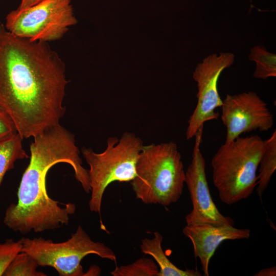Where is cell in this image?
I'll return each instance as SVG.
<instances>
[{
	"instance_id": "6da1fadb",
	"label": "cell",
	"mask_w": 276,
	"mask_h": 276,
	"mask_svg": "<svg viewBox=\"0 0 276 276\" xmlns=\"http://www.w3.org/2000/svg\"><path fill=\"white\" fill-rule=\"evenodd\" d=\"M67 83L64 63L48 42L16 36L0 24V106L22 139L59 123Z\"/></svg>"
},
{
	"instance_id": "7a4b0ae2",
	"label": "cell",
	"mask_w": 276,
	"mask_h": 276,
	"mask_svg": "<svg viewBox=\"0 0 276 276\" xmlns=\"http://www.w3.org/2000/svg\"><path fill=\"white\" fill-rule=\"evenodd\" d=\"M30 146V159L21 178L17 201L7 208L4 223L22 234L55 229L67 225L76 205L68 203L64 208L50 198L46 188L49 170L64 163L73 169L76 180L84 191H90L88 170L82 166L74 135L58 123L35 136Z\"/></svg>"
},
{
	"instance_id": "3957f363",
	"label": "cell",
	"mask_w": 276,
	"mask_h": 276,
	"mask_svg": "<svg viewBox=\"0 0 276 276\" xmlns=\"http://www.w3.org/2000/svg\"><path fill=\"white\" fill-rule=\"evenodd\" d=\"M131 181L136 197L145 204L168 206L177 202L183 192L185 171L176 144L144 146Z\"/></svg>"
},
{
	"instance_id": "277c9868",
	"label": "cell",
	"mask_w": 276,
	"mask_h": 276,
	"mask_svg": "<svg viewBox=\"0 0 276 276\" xmlns=\"http://www.w3.org/2000/svg\"><path fill=\"white\" fill-rule=\"evenodd\" d=\"M264 148V141L258 135L239 136L220 146L211 166L213 184L222 202L230 205L252 194Z\"/></svg>"
},
{
	"instance_id": "5b68a950",
	"label": "cell",
	"mask_w": 276,
	"mask_h": 276,
	"mask_svg": "<svg viewBox=\"0 0 276 276\" xmlns=\"http://www.w3.org/2000/svg\"><path fill=\"white\" fill-rule=\"evenodd\" d=\"M143 141L131 132H124L120 140L108 137L101 153L83 148L82 155L89 165L91 197L88 205L92 212L100 214L102 198L107 187L114 181H131L136 176V166L144 147Z\"/></svg>"
},
{
	"instance_id": "8992f818",
	"label": "cell",
	"mask_w": 276,
	"mask_h": 276,
	"mask_svg": "<svg viewBox=\"0 0 276 276\" xmlns=\"http://www.w3.org/2000/svg\"><path fill=\"white\" fill-rule=\"evenodd\" d=\"M21 240V251L31 255L39 266L54 268L60 276L88 275L87 271H83L81 262L90 254L117 261L112 250L103 243L92 240L80 225L70 238L62 242H54L41 237Z\"/></svg>"
},
{
	"instance_id": "52a82bcc",
	"label": "cell",
	"mask_w": 276,
	"mask_h": 276,
	"mask_svg": "<svg viewBox=\"0 0 276 276\" xmlns=\"http://www.w3.org/2000/svg\"><path fill=\"white\" fill-rule=\"evenodd\" d=\"M77 22L71 0H43L10 11L4 26L16 36L48 42L61 39Z\"/></svg>"
},
{
	"instance_id": "ba28073f",
	"label": "cell",
	"mask_w": 276,
	"mask_h": 276,
	"mask_svg": "<svg viewBox=\"0 0 276 276\" xmlns=\"http://www.w3.org/2000/svg\"><path fill=\"white\" fill-rule=\"evenodd\" d=\"M234 61L235 55L225 52L211 54L197 65L192 77L197 83V102L188 122L187 140L195 137L204 123L219 118L215 109L221 107L222 100L218 90V79L222 71Z\"/></svg>"
},
{
	"instance_id": "9c48e42d",
	"label": "cell",
	"mask_w": 276,
	"mask_h": 276,
	"mask_svg": "<svg viewBox=\"0 0 276 276\" xmlns=\"http://www.w3.org/2000/svg\"><path fill=\"white\" fill-rule=\"evenodd\" d=\"M203 126L195 136L192 159L185 171V183L189 192L192 209L185 218L187 225L208 223L234 225L229 216L222 215L212 198L205 172V161L200 150Z\"/></svg>"
},
{
	"instance_id": "30bf717a",
	"label": "cell",
	"mask_w": 276,
	"mask_h": 276,
	"mask_svg": "<svg viewBox=\"0 0 276 276\" xmlns=\"http://www.w3.org/2000/svg\"><path fill=\"white\" fill-rule=\"evenodd\" d=\"M221 107V119L226 129L225 142L244 133L268 131L274 123L273 115L267 104L254 91L227 94Z\"/></svg>"
},
{
	"instance_id": "8fae6325",
	"label": "cell",
	"mask_w": 276,
	"mask_h": 276,
	"mask_svg": "<svg viewBox=\"0 0 276 276\" xmlns=\"http://www.w3.org/2000/svg\"><path fill=\"white\" fill-rule=\"evenodd\" d=\"M182 233L191 241L194 256L199 258L205 276L209 275L210 259L222 242L227 240L248 239L250 236V230L248 228H238L234 225H215L208 223L186 225Z\"/></svg>"
},
{
	"instance_id": "7c38bea8",
	"label": "cell",
	"mask_w": 276,
	"mask_h": 276,
	"mask_svg": "<svg viewBox=\"0 0 276 276\" xmlns=\"http://www.w3.org/2000/svg\"><path fill=\"white\" fill-rule=\"evenodd\" d=\"M152 238H145L140 245L141 251L153 258L159 267L157 276H200L197 270H182L173 264L168 258L162 247L163 237L158 232L153 233Z\"/></svg>"
},
{
	"instance_id": "4fadbf2b",
	"label": "cell",
	"mask_w": 276,
	"mask_h": 276,
	"mask_svg": "<svg viewBox=\"0 0 276 276\" xmlns=\"http://www.w3.org/2000/svg\"><path fill=\"white\" fill-rule=\"evenodd\" d=\"M264 151L259 162L256 191L260 199L276 169V130L264 141Z\"/></svg>"
},
{
	"instance_id": "5bb4252c",
	"label": "cell",
	"mask_w": 276,
	"mask_h": 276,
	"mask_svg": "<svg viewBox=\"0 0 276 276\" xmlns=\"http://www.w3.org/2000/svg\"><path fill=\"white\" fill-rule=\"evenodd\" d=\"M18 133L0 140V187L6 173L14 167L15 163L28 158Z\"/></svg>"
},
{
	"instance_id": "9a60e30c",
	"label": "cell",
	"mask_w": 276,
	"mask_h": 276,
	"mask_svg": "<svg viewBox=\"0 0 276 276\" xmlns=\"http://www.w3.org/2000/svg\"><path fill=\"white\" fill-rule=\"evenodd\" d=\"M248 58L256 64L253 74L255 78L265 80L276 77V55L268 52L264 46L252 47Z\"/></svg>"
},
{
	"instance_id": "2e32d148",
	"label": "cell",
	"mask_w": 276,
	"mask_h": 276,
	"mask_svg": "<svg viewBox=\"0 0 276 276\" xmlns=\"http://www.w3.org/2000/svg\"><path fill=\"white\" fill-rule=\"evenodd\" d=\"M158 271L152 259L143 257L129 265L117 266L110 273L113 276H157Z\"/></svg>"
},
{
	"instance_id": "e0dca14e",
	"label": "cell",
	"mask_w": 276,
	"mask_h": 276,
	"mask_svg": "<svg viewBox=\"0 0 276 276\" xmlns=\"http://www.w3.org/2000/svg\"><path fill=\"white\" fill-rule=\"evenodd\" d=\"M37 262L29 254L19 252L9 265L4 276H46L41 271H37Z\"/></svg>"
},
{
	"instance_id": "ac0fdd59",
	"label": "cell",
	"mask_w": 276,
	"mask_h": 276,
	"mask_svg": "<svg viewBox=\"0 0 276 276\" xmlns=\"http://www.w3.org/2000/svg\"><path fill=\"white\" fill-rule=\"evenodd\" d=\"M22 247L21 239L17 241L8 239L4 243H0V276L4 275L12 261L21 252Z\"/></svg>"
},
{
	"instance_id": "d6986e66",
	"label": "cell",
	"mask_w": 276,
	"mask_h": 276,
	"mask_svg": "<svg viewBox=\"0 0 276 276\" xmlns=\"http://www.w3.org/2000/svg\"><path fill=\"white\" fill-rule=\"evenodd\" d=\"M17 133V130L13 120L0 106V140Z\"/></svg>"
},
{
	"instance_id": "ffe728a7",
	"label": "cell",
	"mask_w": 276,
	"mask_h": 276,
	"mask_svg": "<svg viewBox=\"0 0 276 276\" xmlns=\"http://www.w3.org/2000/svg\"><path fill=\"white\" fill-rule=\"evenodd\" d=\"M255 276H275L276 275V267L272 266L259 270Z\"/></svg>"
},
{
	"instance_id": "44dd1931",
	"label": "cell",
	"mask_w": 276,
	"mask_h": 276,
	"mask_svg": "<svg viewBox=\"0 0 276 276\" xmlns=\"http://www.w3.org/2000/svg\"><path fill=\"white\" fill-rule=\"evenodd\" d=\"M43 0H20V4L17 8L19 9H25L35 5Z\"/></svg>"
}]
</instances>
